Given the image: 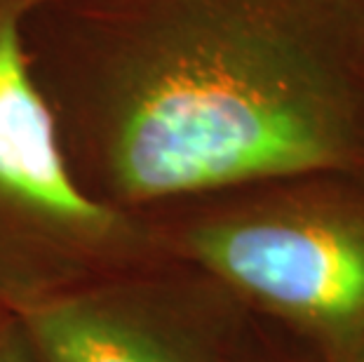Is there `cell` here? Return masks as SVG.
<instances>
[{
  "label": "cell",
  "instance_id": "obj_1",
  "mask_svg": "<svg viewBox=\"0 0 364 362\" xmlns=\"http://www.w3.org/2000/svg\"><path fill=\"white\" fill-rule=\"evenodd\" d=\"M21 45L68 172L111 210L364 174V0H41Z\"/></svg>",
  "mask_w": 364,
  "mask_h": 362
},
{
  "label": "cell",
  "instance_id": "obj_2",
  "mask_svg": "<svg viewBox=\"0 0 364 362\" xmlns=\"http://www.w3.org/2000/svg\"><path fill=\"white\" fill-rule=\"evenodd\" d=\"M139 217L165 257L207 273L317 362H364V174L282 176Z\"/></svg>",
  "mask_w": 364,
  "mask_h": 362
},
{
  "label": "cell",
  "instance_id": "obj_4",
  "mask_svg": "<svg viewBox=\"0 0 364 362\" xmlns=\"http://www.w3.org/2000/svg\"><path fill=\"white\" fill-rule=\"evenodd\" d=\"M250 311L160 257L82 284L19 322L38 362H235Z\"/></svg>",
  "mask_w": 364,
  "mask_h": 362
},
{
  "label": "cell",
  "instance_id": "obj_5",
  "mask_svg": "<svg viewBox=\"0 0 364 362\" xmlns=\"http://www.w3.org/2000/svg\"><path fill=\"white\" fill-rule=\"evenodd\" d=\"M235 362H317L311 351H306L280 327L250 313L242 344L237 348Z\"/></svg>",
  "mask_w": 364,
  "mask_h": 362
},
{
  "label": "cell",
  "instance_id": "obj_6",
  "mask_svg": "<svg viewBox=\"0 0 364 362\" xmlns=\"http://www.w3.org/2000/svg\"><path fill=\"white\" fill-rule=\"evenodd\" d=\"M0 362H38L19 325H12L0 332Z\"/></svg>",
  "mask_w": 364,
  "mask_h": 362
},
{
  "label": "cell",
  "instance_id": "obj_3",
  "mask_svg": "<svg viewBox=\"0 0 364 362\" xmlns=\"http://www.w3.org/2000/svg\"><path fill=\"white\" fill-rule=\"evenodd\" d=\"M41 0H0V332L52 299L165 257L139 214L75 183L28 73L21 28Z\"/></svg>",
  "mask_w": 364,
  "mask_h": 362
}]
</instances>
